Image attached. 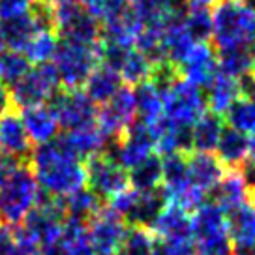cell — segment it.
<instances>
[{
  "label": "cell",
  "instance_id": "obj_4",
  "mask_svg": "<svg viewBox=\"0 0 255 255\" xmlns=\"http://www.w3.org/2000/svg\"><path fill=\"white\" fill-rule=\"evenodd\" d=\"M191 239L197 255H231L227 214L216 203H205L191 214Z\"/></svg>",
  "mask_w": 255,
  "mask_h": 255
},
{
  "label": "cell",
  "instance_id": "obj_8",
  "mask_svg": "<svg viewBox=\"0 0 255 255\" xmlns=\"http://www.w3.org/2000/svg\"><path fill=\"white\" fill-rule=\"evenodd\" d=\"M60 87L62 85H60L55 66L49 62L32 68L23 79L11 87L9 92H11L13 105L26 109V107L49 104L51 98L60 90Z\"/></svg>",
  "mask_w": 255,
  "mask_h": 255
},
{
  "label": "cell",
  "instance_id": "obj_5",
  "mask_svg": "<svg viewBox=\"0 0 255 255\" xmlns=\"http://www.w3.org/2000/svg\"><path fill=\"white\" fill-rule=\"evenodd\" d=\"M51 64L55 66L64 90H79L92 70L100 64V45L88 47L60 40Z\"/></svg>",
  "mask_w": 255,
  "mask_h": 255
},
{
  "label": "cell",
  "instance_id": "obj_20",
  "mask_svg": "<svg viewBox=\"0 0 255 255\" xmlns=\"http://www.w3.org/2000/svg\"><path fill=\"white\" fill-rule=\"evenodd\" d=\"M21 120L26 135L30 139V143L47 144L55 141L58 137V122H56L53 111L49 109V105H36V107H26L21 109Z\"/></svg>",
  "mask_w": 255,
  "mask_h": 255
},
{
  "label": "cell",
  "instance_id": "obj_18",
  "mask_svg": "<svg viewBox=\"0 0 255 255\" xmlns=\"http://www.w3.org/2000/svg\"><path fill=\"white\" fill-rule=\"evenodd\" d=\"M191 186L188 154H169L161 158V195L165 203H176Z\"/></svg>",
  "mask_w": 255,
  "mask_h": 255
},
{
  "label": "cell",
  "instance_id": "obj_23",
  "mask_svg": "<svg viewBox=\"0 0 255 255\" xmlns=\"http://www.w3.org/2000/svg\"><path fill=\"white\" fill-rule=\"evenodd\" d=\"M188 169H190L191 184L205 193L216 190V186L220 184L227 171L214 154H201V152L188 154Z\"/></svg>",
  "mask_w": 255,
  "mask_h": 255
},
{
  "label": "cell",
  "instance_id": "obj_13",
  "mask_svg": "<svg viewBox=\"0 0 255 255\" xmlns=\"http://www.w3.org/2000/svg\"><path fill=\"white\" fill-rule=\"evenodd\" d=\"M178 73L184 81L195 87H208L218 73V55L212 43L195 41L182 58V62L178 64Z\"/></svg>",
  "mask_w": 255,
  "mask_h": 255
},
{
  "label": "cell",
  "instance_id": "obj_7",
  "mask_svg": "<svg viewBox=\"0 0 255 255\" xmlns=\"http://www.w3.org/2000/svg\"><path fill=\"white\" fill-rule=\"evenodd\" d=\"M51 23L62 41H72L79 45L96 47L102 41V24L79 2L49 9Z\"/></svg>",
  "mask_w": 255,
  "mask_h": 255
},
{
  "label": "cell",
  "instance_id": "obj_6",
  "mask_svg": "<svg viewBox=\"0 0 255 255\" xmlns=\"http://www.w3.org/2000/svg\"><path fill=\"white\" fill-rule=\"evenodd\" d=\"M163 119L180 128H191L207 113V98L203 88L191 85L182 77L161 92Z\"/></svg>",
  "mask_w": 255,
  "mask_h": 255
},
{
  "label": "cell",
  "instance_id": "obj_42",
  "mask_svg": "<svg viewBox=\"0 0 255 255\" xmlns=\"http://www.w3.org/2000/svg\"><path fill=\"white\" fill-rule=\"evenodd\" d=\"M246 94L255 102V73L246 81Z\"/></svg>",
  "mask_w": 255,
  "mask_h": 255
},
{
  "label": "cell",
  "instance_id": "obj_26",
  "mask_svg": "<svg viewBox=\"0 0 255 255\" xmlns=\"http://www.w3.org/2000/svg\"><path fill=\"white\" fill-rule=\"evenodd\" d=\"M135 92V105H137V120L146 126H154L163 119V100L161 92L150 79L137 85L133 88Z\"/></svg>",
  "mask_w": 255,
  "mask_h": 255
},
{
  "label": "cell",
  "instance_id": "obj_12",
  "mask_svg": "<svg viewBox=\"0 0 255 255\" xmlns=\"http://www.w3.org/2000/svg\"><path fill=\"white\" fill-rule=\"evenodd\" d=\"M85 169H87V188H90L102 201H109L113 195H117L119 191L126 190L129 186L126 169H122L117 161H113L105 154L87 159Z\"/></svg>",
  "mask_w": 255,
  "mask_h": 255
},
{
  "label": "cell",
  "instance_id": "obj_11",
  "mask_svg": "<svg viewBox=\"0 0 255 255\" xmlns=\"http://www.w3.org/2000/svg\"><path fill=\"white\" fill-rule=\"evenodd\" d=\"M126 229L128 225L122 218L102 207V210L87 222L88 246L98 255H119Z\"/></svg>",
  "mask_w": 255,
  "mask_h": 255
},
{
  "label": "cell",
  "instance_id": "obj_47",
  "mask_svg": "<svg viewBox=\"0 0 255 255\" xmlns=\"http://www.w3.org/2000/svg\"><path fill=\"white\" fill-rule=\"evenodd\" d=\"M2 51H4V45H2V41H0V53H2Z\"/></svg>",
  "mask_w": 255,
  "mask_h": 255
},
{
  "label": "cell",
  "instance_id": "obj_19",
  "mask_svg": "<svg viewBox=\"0 0 255 255\" xmlns=\"http://www.w3.org/2000/svg\"><path fill=\"white\" fill-rule=\"evenodd\" d=\"M60 137L66 143V146L79 159H90L94 156H102L107 152L109 144H111V139L100 129L98 124L72 129V131H68Z\"/></svg>",
  "mask_w": 255,
  "mask_h": 255
},
{
  "label": "cell",
  "instance_id": "obj_25",
  "mask_svg": "<svg viewBox=\"0 0 255 255\" xmlns=\"http://www.w3.org/2000/svg\"><path fill=\"white\" fill-rule=\"evenodd\" d=\"M223 128H225V122L222 117H218L214 113H205L190 129L191 152L212 154L222 137Z\"/></svg>",
  "mask_w": 255,
  "mask_h": 255
},
{
  "label": "cell",
  "instance_id": "obj_45",
  "mask_svg": "<svg viewBox=\"0 0 255 255\" xmlns=\"http://www.w3.org/2000/svg\"><path fill=\"white\" fill-rule=\"evenodd\" d=\"M231 255H255V254H248V252H237V250H233Z\"/></svg>",
  "mask_w": 255,
  "mask_h": 255
},
{
  "label": "cell",
  "instance_id": "obj_24",
  "mask_svg": "<svg viewBox=\"0 0 255 255\" xmlns=\"http://www.w3.org/2000/svg\"><path fill=\"white\" fill-rule=\"evenodd\" d=\"M120 88H122V79L119 72H115L104 64H98L81 90L88 96V100L94 105H105Z\"/></svg>",
  "mask_w": 255,
  "mask_h": 255
},
{
  "label": "cell",
  "instance_id": "obj_10",
  "mask_svg": "<svg viewBox=\"0 0 255 255\" xmlns=\"http://www.w3.org/2000/svg\"><path fill=\"white\" fill-rule=\"evenodd\" d=\"M137 119L135 92L131 87H122L111 100L98 109L96 124L111 141H117Z\"/></svg>",
  "mask_w": 255,
  "mask_h": 255
},
{
  "label": "cell",
  "instance_id": "obj_17",
  "mask_svg": "<svg viewBox=\"0 0 255 255\" xmlns=\"http://www.w3.org/2000/svg\"><path fill=\"white\" fill-rule=\"evenodd\" d=\"M0 152L19 161L30 159L32 143L24 131L21 115L13 109L0 117Z\"/></svg>",
  "mask_w": 255,
  "mask_h": 255
},
{
  "label": "cell",
  "instance_id": "obj_31",
  "mask_svg": "<svg viewBox=\"0 0 255 255\" xmlns=\"http://www.w3.org/2000/svg\"><path fill=\"white\" fill-rule=\"evenodd\" d=\"M62 201L66 216L77 218V220H83V222L92 220L102 210V199L90 188H81V190H77L72 195H68Z\"/></svg>",
  "mask_w": 255,
  "mask_h": 255
},
{
  "label": "cell",
  "instance_id": "obj_16",
  "mask_svg": "<svg viewBox=\"0 0 255 255\" xmlns=\"http://www.w3.org/2000/svg\"><path fill=\"white\" fill-rule=\"evenodd\" d=\"M150 231L158 242H180L191 239V214L175 203H165L156 216Z\"/></svg>",
  "mask_w": 255,
  "mask_h": 255
},
{
  "label": "cell",
  "instance_id": "obj_9",
  "mask_svg": "<svg viewBox=\"0 0 255 255\" xmlns=\"http://www.w3.org/2000/svg\"><path fill=\"white\" fill-rule=\"evenodd\" d=\"M49 109L55 115L58 126L64 128L66 131L79 129V128L96 124V107L88 96L83 90H64L60 88L49 102Z\"/></svg>",
  "mask_w": 255,
  "mask_h": 255
},
{
  "label": "cell",
  "instance_id": "obj_21",
  "mask_svg": "<svg viewBox=\"0 0 255 255\" xmlns=\"http://www.w3.org/2000/svg\"><path fill=\"white\" fill-rule=\"evenodd\" d=\"M246 81H237L220 72L216 73L214 79L210 81V85L207 87V94H205L207 107H210V113L223 117L240 96L246 94Z\"/></svg>",
  "mask_w": 255,
  "mask_h": 255
},
{
  "label": "cell",
  "instance_id": "obj_40",
  "mask_svg": "<svg viewBox=\"0 0 255 255\" xmlns=\"http://www.w3.org/2000/svg\"><path fill=\"white\" fill-rule=\"evenodd\" d=\"M248 167L255 169V135L248 137V156H246V163Z\"/></svg>",
  "mask_w": 255,
  "mask_h": 255
},
{
  "label": "cell",
  "instance_id": "obj_37",
  "mask_svg": "<svg viewBox=\"0 0 255 255\" xmlns=\"http://www.w3.org/2000/svg\"><path fill=\"white\" fill-rule=\"evenodd\" d=\"M40 0H0V23L24 17L38 8Z\"/></svg>",
  "mask_w": 255,
  "mask_h": 255
},
{
  "label": "cell",
  "instance_id": "obj_36",
  "mask_svg": "<svg viewBox=\"0 0 255 255\" xmlns=\"http://www.w3.org/2000/svg\"><path fill=\"white\" fill-rule=\"evenodd\" d=\"M184 26L193 41H208L212 34V13L207 8H186Z\"/></svg>",
  "mask_w": 255,
  "mask_h": 255
},
{
  "label": "cell",
  "instance_id": "obj_39",
  "mask_svg": "<svg viewBox=\"0 0 255 255\" xmlns=\"http://www.w3.org/2000/svg\"><path fill=\"white\" fill-rule=\"evenodd\" d=\"M188 8H214L222 0H184Z\"/></svg>",
  "mask_w": 255,
  "mask_h": 255
},
{
  "label": "cell",
  "instance_id": "obj_32",
  "mask_svg": "<svg viewBox=\"0 0 255 255\" xmlns=\"http://www.w3.org/2000/svg\"><path fill=\"white\" fill-rule=\"evenodd\" d=\"M223 117L229 128L237 129L239 133L246 137L255 135V102L248 94L240 96Z\"/></svg>",
  "mask_w": 255,
  "mask_h": 255
},
{
  "label": "cell",
  "instance_id": "obj_15",
  "mask_svg": "<svg viewBox=\"0 0 255 255\" xmlns=\"http://www.w3.org/2000/svg\"><path fill=\"white\" fill-rule=\"evenodd\" d=\"M225 214L233 250L255 254V195Z\"/></svg>",
  "mask_w": 255,
  "mask_h": 255
},
{
  "label": "cell",
  "instance_id": "obj_35",
  "mask_svg": "<svg viewBox=\"0 0 255 255\" xmlns=\"http://www.w3.org/2000/svg\"><path fill=\"white\" fill-rule=\"evenodd\" d=\"M152 70H154V64H152L144 55H141L137 49H133V51L126 56L124 64L120 66L119 75H120V79L126 81L129 87H137V85H141V83L150 79Z\"/></svg>",
  "mask_w": 255,
  "mask_h": 255
},
{
  "label": "cell",
  "instance_id": "obj_33",
  "mask_svg": "<svg viewBox=\"0 0 255 255\" xmlns=\"http://www.w3.org/2000/svg\"><path fill=\"white\" fill-rule=\"evenodd\" d=\"M158 246V239L148 227L129 225L120 244L119 255H152Z\"/></svg>",
  "mask_w": 255,
  "mask_h": 255
},
{
  "label": "cell",
  "instance_id": "obj_44",
  "mask_svg": "<svg viewBox=\"0 0 255 255\" xmlns=\"http://www.w3.org/2000/svg\"><path fill=\"white\" fill-rule=\"evenodd\" d=\"M152 255H165V254H163V250H161V248H159V244H158V246H156V250H154V254H152Z\"/></svg>",
  "mask_w": 255,
  "mask_h": 255
},
{
  "label": "cell",
  "instance_id": "obj_34",
  "mask_svg": "<svg viewBox=\"0 0 255 255\" xmlns=\"http://www.w3.org/2000/svg\"><path fill=\"white\" fill-rule=\"evenodd\" d=\"M30 72V62L19 51H2L0 53V83L6 87H13Z\"/></svg>",
  "mask_w": 255,
  "mask_h": 255
},
{
  "label": "cell",
  "instance_id": "obj_38",
  "mask_svg": "<svg viewBox=\"0 0 255 255\" xmlns=\"http://www.w3.org/2000/svg\"><path fill=\"white\" fill-rule=\"evenodd\" d=\"M11 105H13V102H11V92H9V88L0 83V117L6 115L8 111H11Z\"/></svg>",
  "mask_w": 255,
  "mask_h": 255
},
{
  "label": "cell",
  "instance_id": "obj_29",
  "mask_svg": "<svg viewBox=\"0 0 255 255\" xmlns=\"http://www.w3.org/2000/svg\"><path fill=\"white\" fill-rule=\"evenodd\" d=\"M60 38L56 34L55 28H40L32 36L26 47L23 49V55L30 64L41 66V64H49L56 55Z\"/></svg>",
  "mask_w": 255,
  "mask_h": 255
},
{
  "label": "cell",
  "instance_id": "obj_1",
  "mask_svg": "<svg viewBox=\"0 0 255 255\" xmlns=\"http://www.w3.org/2000/svg\"><path fill=\"white\" fill-rule=\"evenodd\" d=\"M28 165L45 195L66 199L81 188H87L85 161L66 146L62 137L34 148Z\"/></svg>",
  "mask_w": 255,
  "mask_h": 255
},
{
  "label": "cell",
  "instance_id": "obj_41",
  "mask_svg": "<svg viewBox=\"0 0 255 255\" xmlns=\"http://www.w3.org/2000/svg\"><path fill=\"white\" fill-rule=\"evenodd\" d=\"M41 4L49 9H55V8H60V6H68V4H75V2H79V0H40Z\"/></svg>",
  "mask_w": 255,
  "mask_h": 255
},
{
  "label": "cell",
  "instance_id": "obj_30",
  "mask_svg": "<svg viewBox=\"0 0 255 255\" xmlns=\"http://www.w3.org/2000/svg\"><path fill=\"white\" fill-rule=\"evenodd\" d=\"M218 72L237 81H246L255 73V51H227L218 56Z\"/></svg>",
  "mask_w": 255,
  "mask_h": 255
},
{
  "label": "cell",
  "instance_id": "obj_14",
  "mask_svg": "<svg viewBox=\"0 0 255 255\" xmlns=\"http://www.w3.org/2000/svg\"><path fill=\"white\" fill-rule=\"evenodd\" d=\"M128 8L141 28L163 30L165 24L182 15L188 6L184 0H128Z\"/></svg>",
  "mask_w": 255,
  "mask_h": 255
},
{
  "label": "cell",
  "instance_id": "obj_28",
  "mask_svg": "<svg viewBox=\"0 0 255 255\" xmlns=\"http://www.w3.org/2000/svg\"><path fill=\"white\" fill-rule=\"evenodd\" d=\"M128 182L133 190L141 191V193L158 191L161 188V158L158 154H150L139 165L129 169Z\"/></svg>",
  "mask_w": 255,
  "mask_h": 255
},
{
  "label": "cell",
  "instance_id": "obj_2",
  "mask_svg": "<svg viewBox=\"0 0 255 255\" xmlns=\"http://www.w3.org/2000/svg\"><path fill=\"white\" fill-rule=\"evenodd\" d=\"M212 13V47L218 53L255 51V6L222 0Z\"/></svg>",
  "mask_w": 255,
  "mask_h": 255
},
{
  "label": "cell",
  "instance_id": "obj_46",
  "mask_svg": "<svg viewBox=\"0 0 255 255\" xmlns=\"http://www.w3.org/2000/svg\"><path fill=\"white\" fill-rule=\"evenodd\" d=\"M237 2H246V4H252V6H255V0H237Z\"/></svg>",
  "mask_w": 255,
  "mask_h": 255
},
{
  "label": "cell",
  "instance_id": "obj_27",
  "mask_svg": "<svg viewBox=\"0 0 255 255\" xmlns=\"http://www.w3.org/2000/svg\"><path fill=\"white\" fill-rule=\"evenodd\" d=\"M218 156L216 158L222 161L223 167L240 169L246 163L248 156V137L239 133L237 129L225 126L222 131V137L216 146Z\"/></svg>",
  "mask_w": 255,
  "mask_h": 255
},
{
  "label": "cell",
  "instance_id": "obj_3",
  "mask_svg": "<svg viewBox=\"0 0 255 255\" xmlns=\"http://www.w3.org/2000/svg\"><path fill=\"white\" fill-rule=\"evenodd\" d=\"M40 195V186L28 161H21L9 169L6 175L0 176V225L19 227L38 205Z\"/></svg>",
  "mask_w": 255,
  "mask_h": 255
},
{
  "label": "cell",
  "instance_id": "obj_22",
  "mask_svg": "<svg viewBox=\"0 0 255 255\" xmlns=\"http://www.w3.org/2000/svg\"><path fill=\"white\" fill-rule=\"evenodd\" d=\"M254 195L255 190L250 188L242 167L227 169L220 184L216 186V205L222 208L223 212H229L235 207L246 203Z\"/></svg>",
  "mask_w": 255,
  "mask_h": 255
},
{
  "label": "cell",
  "instance_id": "obj_43",
  "mask_svg": "<svg viewBox=\"0 0 255 255\" xmlns=\"http://www.w3.org/2000/svg\"><path fill=\"white\" fill-rule=\"evenodd\" d=\"M72 255H98V254H96L94 250L88 246V244H85V246L77 248V250H75V252H73Z\"/></svg>",
  "mask_w": 255,
  "mask_h": 255
}]
</instances>
